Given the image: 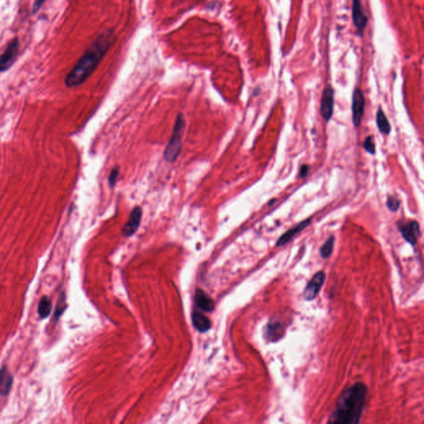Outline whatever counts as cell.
Returning a JSON list of instances; mask_svg holds the SVG:
<instances>
[{"label":"cell","mask_w":424,"mask_h":424,"mask_svg":"<svg viewBox=\"0 0 424 424\" xmlns=\"http://www.w3.org/2000/svg\"><path fill=\"white\" fill-rule=\"evenodd\" d=\"M114 32L111 30L99 35L68 73L65 79L66 85L72 88L83 84L99 66L114 42Z\"/></svg>","instance_id":"1"},{"label":"cell","mask_w":424,"mask_h":424,"mask_svg":"<svg viewBox=\"0 0 424 424\" xmlns=\"http://www.w3.org/2000/svg\"><path fill=\"white\" fill-rule=\"evenodd\" d=\"M367 387L364 383H355L341 394L329 423L358 424L365 409Z\"/></svg>","instance_id":"2"},{"label":"cell","mask_w":424,"mask_h":424,"mask_svg":"<svg viewBox=\"0 0 424 424\" xmlns=\"http://www.w3.org/2000/svg\"><path fill=\"white\" fill-rule=\"evenodd\" d=\"M364 149L369 154H372V155L375 154V143H374V139H373V137L371 135L368 136L365 139V142H364Z\"/></svg>","instance_id":"19"},{"label":"cell","mask_w":424,"mask_h":424,"mask_svg":"<svg viewBox=\"0 0 424 424\" xmlns=\"http://www.w3.org/2000/svg\"><path fill=\"white\" fill-rule=\"evenodd\" d=\"M186 127V119L183 114H179L176 117L173 131L171 139L164 151V159L168 163L172 164L178 158L181 150V141L183 138L184 131Z\"/></svg>","instance_id":"3"},{"label":"cell","mask_w":424,"mask_h":424,"mask_svg":"<svg viewBox=\"0 0 424 424\" xmlns=\"http://www.w3.org/2000/svg\"><path fill=\"white\" fill-rule=\"evenodd\" d=\"M398 226L405 241H407L408 243H410L411 246H416L418 239L421 234L420 224L418 223L417 221H410L407 224L399 223Z\"/></svg>","instance_id":"8"},{"label":"cell","mask_w":424,"mask_h":424,"mask_svg":"<svg viewBox=\"0 0 424 424\" xmlns=\"http://www.w3.org/2000/svg\"><path fill=\"white\" fill-rule=\"evenodd\" d=\"M352 19L359 33H362L367 25V17L363 8L361 0H353Z\"/></svg>","instance_id":"11"},{"label":"cell","mask_w":424,"mask_h":424,"mask_svg":"<svg viewBox=\"0 0 424 424\" xmlns=\"http://www.w3.org/2000/svg\"><path fill=\"white\" fill-rule=\"evenodd\" d=\"M191 320L194 328L200 333H206L211 328V321L206 316L198 312H193L191 315Z\"/></svg>","instance_id":"14"},{"label":"cell","mask_w":424,"mask_h":424,"mask_svg":"<svg viewBox=\"0 0 424 424\" xmlns=\"http://www.w3.org/2000/svg\"><path fill=\"white\" fill-rule=\"evenodd\" d=\"M325 280L326 274L323 271H319L318 273H316L306 286L303 292V298L306 301L314 300L323 288Z\"/></svg>","instance_id":"5"},{"label":"cell","mask_w":424,"mask_h":424,"mask_svg":"<svg viewBox=\"0 0 424 424\" xmlns=\"http://www.w3.org/2000/svg\"><path fill=\"white\" fill-rule=\"evenodd\" d=\"M275 199H273V200H272V201H269V203H268V206H272V205H273V204H274V202H275Z\"/></svg>","instance_id":"24"},{"label":"cell","mask_w":424,"mask_h":424,"mask_svg":"<svg viewBox=\"0 0 424 424\" xmlns=\"http://www.w3.org/2000/svg\"><path fill=\"white\" fill-rule=\"evenodd\" d=\"M119 168L118 166L114 167V169H112L109 176V185L111 188H113L115 184H116L117 180L119 177Z\"/></svg>","instance_id":"20"},{"label":"cell","mask_w":424,"mask_h":424,"mask_svg":"<svg viewBox=\"0 0 424 424\" xmlns=\"http://www.w3.org/2000/svg\"><path fill=\"white\" fill-rule=\"evenodd\" d=\"M52 311V303L47 297H43L38 305V314L41 318H46L50 315Z\"/></svg>","instance_id":"17"},{"label":"cell","mask_w":424,"mask_h":424,"mask_svg":"<svg viewBox=\"0 0 424 424\" xmlns=\"http://www.w3.org/2000/svg\"><path fill=\"white\" fill-rule=\"evenodd\" d=\"M376 121H377L378 128L381 133L387 134V135L390 134V131H391V126H390V122L388 120L387 117L381 109L378 110L377 114H376Z\"/></svg>","instance_id":"16"},{"label":"cell","mask_w":424,"mask_h":424,"mask_svg":"<svg viewBox=\"0 0 424 424\" xmlns=\"http://www.w3.org/2000/svg\"><path fill=\"white\" fill-rule=\"evenodd\" d=\"M195 301L197 307L204 312H212L215 308L213 300L201 289H196Z\"/></svg>","instance_id":"13"},{"label":"cell","mask_w":424,"mask_h":424,"mask_svg":"<svg viewBox=\"0 0 424 424\" xmlns=\"http://www.w3.org/2000/svg\"><path fill=\"white\" fill-rule=\"evenodd\" d=\"M388 208L391 211H397L400 208V202L395 196H390L387 200Z\"/></svg>","instance_id":"21"},{"label":"cell","mask_w":424,"mask_h":424,"mask_svg":"<svg viewBox=\"0 0 424 424\" xmlns=\"http://www.w3.org/2000/svg\"><path fill=\"white\" fill-rule=\"evenodd\" d=\"M311 221H312V219H307L305 221H302L301 223L298 224V226H296L295 227H293V228L288 230L287 232L283 234V236H281L280 238L278 239L277 242H276V246H278V247H282V246H284L285 245H287V244L289 243L291 240H292V239H293L297 234L300 233L301 231H303L304 229L307 228V227L310 225Z\"/></svg>","instance_id":"12"},{"label":"cell","mask_w":424,"mask_h":424,"mask_svg":"<svg viewBox=\"0 0 424 424\" xmlns=\"http://www.w3.org/2000/svg\"><path fill=\"white\" fill-rule=\"evenodd\" d=\"M334 109V89L328 86L324 89L321 101V113L326 121H329L333 117Z\"/></svg>","instance_id":"9"},{"label":"cell","mask_w":424,"mask_h":424,"mask_svg":"<svg viewBox=\"0 0 424 424\" xmlns=\"http://www.w3.org/2000/svg\"><path fill=\"white\" fill-rule=\"evenodd\" d=\"M335 245V237L331 236L328 241L323 244L320 249V255L323 258H328L333 254V249Z\"/></svg>","instance_id":"18"},{"label":"cell","mask_w":424,"mask_h":424,"mask_svg":"<svg viewBox=\"0 0 424 424\" xmlns=\"http://www.w3.org/2000/svg\"><path fill=\"white\" fill-rule=\"evenodd\" d=\"M142 209L140 206H136L133 209V211L129 216V221L124 225L122 229V235L124 237H130L133 236L139 229L142 220Z\"/></svg>","instance_id":"10"},{"label":"cell","mask_w":424,"mask_h":424,"mask_svg":"<svg viewBox=\"0 0 424 424\" xmlns=\"http://www.w3.org/2000/svg\"><path fill=\"white\" fill-rule=\"evenodd\" d=\"M365 97L360 89H355L352 97V120L355 126H359L365 112Z\"/></svg>","instance_id":"6"},{"label":"cell","mask_w":424,"mask_h":424,"mask_svg":"<svg viewBox=\"0 0 424 424\" xmlns=\"http://www.w3.org/2000/svg\"><path fill=\"white\" fill-rule=\"evenodd\" d=\"M285 323L282 321L273 318L269 321L265 328L266 339H268L271 342H277L285 335Z\"/></svg>","instance_id":"7"},{"label":"cell","mask_w":424,"mask_h":424,"mask_svg":"<svg viewBox=\"0 0 424 424\" xmlns=\"http://www.w3.org/2000/svg\"><path fill=\"white\" fill-rule=\"evenodd\" d=\"M19 50V41L17 37L12 39L7 44L4 52L0 56V72H4L9 70L14 64L17 59Z\"/></svg>","instance_id":"4"},{"label":"cell","mask_w":424,"mask_h":424,"mask_svg":"<svg viewBox=\"0 0 424 424\" xmlns=\"http://www.w3.org/2000/svg\"><path fill=\"white\" fill-rule=\"evenodd\" d=\"M309 171V167L307 164H303V166L301 167L300 171H299V176L301 178H304L307 176Z\"/></svg>","instance_id":"23"},{"label":"cell","mask_w":424,"mask_h":424,"mask_svg":"<svg viewBox=\"0 0 424 424\" xmlns=\"http://www.w3.org/2000/svg\"><path fill=\"white\" fill-rule=\"evenodd\" d=\"M46 0H35L33 6H32V14H36L40 8L42 7V5L44 4Z\"/></svg>","instance_id":"22"},{"label":"cell","mask_w":424,"mask_h":424,"mask_svg":"<svg viewBox=\"0 0 424 424\" xmlns=\"http://www.w3.org/2000/svg\"><path fill=\"white\" fill-rule=\"evenodd\" d=\"M12 375L7 368H2L0 370V395L5 396L9 393L12 388Z\"/></svg>","instance_id":"15"}]
</instances>
